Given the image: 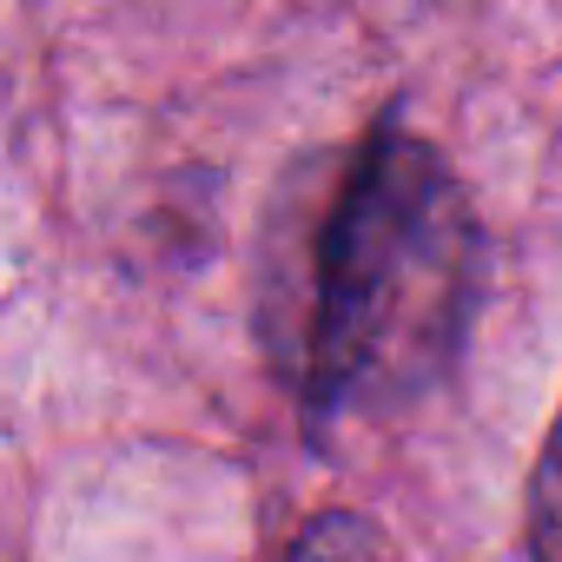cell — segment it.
<instances>
[{"label":"cell","mask_w":562,"mask_h":562,"mask_svg":"<svg viewBox=\"0 0 562 562\" xmlns=\"http://www.w3.org/2000/svg\"><path fill=\"white\" fill-rule=\"evenodd\" d=\"M483 225L450 159L404 120L371 126L305 225L278 351L312 424L397 417L463 358Z\"/></svg>","instance_id":"6da1fadb"},{"label":"cell","mask_w":562,"mask_h":562,"mask_svg":"<svg viewBox=\"0 0 562 562\" xmlns=\"http://www.w3.org/2000/svg\"><path fill=\"white\" fill-rule=\"evenodd\" d=\"M522 555L529 562H562V411L529 463V490H522Z\"/></svg>","instance_id":"7a4b0ae2"},{"label":"cell","mask_w":562,"mask_h":562,"mask_svg":"<svg viewBox=\"0 0 562 562\" xmlns=\"http://www.w3.org/2000/svg\"><path fill=\"white\" fill-rule=\"evenodd\" d=\"M285 562H391V542L371 516L358 509H325L305 522V536L292 542Z\"/></svg>","instance_id":"3957f363"}]
</instances>
